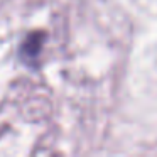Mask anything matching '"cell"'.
Instances as JSON below:
<instances>
[{"mask_svg":"<svg viewBox=\"0 0 157 157\" xmlns=\"http://www.w3.org/2000/svg\"><path fill=\"white\" fill-rule=\"evenodd\" d=\"M42 41H44V34L41 32H34L27 37V41L24 42L22 46V52L25 56H31V58H36L41 51V46H42Z\"/></svg>","mask_w":157,"mask_h":157,"instance_id":"1","label":"cell"}]
</instances>
